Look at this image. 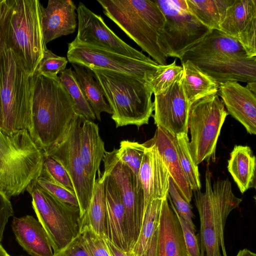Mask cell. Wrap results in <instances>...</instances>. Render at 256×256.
<instances>
[{"instance_id": "f907efd6", "label": "cell", "mask_w": 256, "mask_h": 256, "mask_svg": "<svg viewBox=\"0 0 256 256\" xmlns=\"http://www.w3.org/2000/svg\"><path fill=\"white\" fill-rule=\"evenodd\" d=\"M0 256H10L4 250L0 242Z\"/></svg>"}, {"instance_id": "4fadbf2b", "label": "cell", "mask_w": 256, "mask_h": 256, "mask_svg": "<svg viewBox=\"0 0 256 256\" xmlns=\"http://www.w3.org/2000/svg\"><path fill=\"white\" fill-rule=\"evenodd\" d=\"M102 161V174L111 176L124 207L128 252L136 242L140 230L144 210L143 190L138 176L118 158L116 148L106 151Z\"/></svg>"}, {"instance_id": "1f68e13d", "label": "cell", "mask_w": 256, "mask_h": 256, "mask_svg": "<svg viewBox=\"0 0 256 256\" xmlns=\"http://www.w3.org/2000/svg\"><path fill=\"white\" fill-rule=\"evenodd\" d=\"M174 142L180 165L192 191L200 190L201 183L198 166L194 162L190 152V140L186 134L174 136Z\"/></svg>"}, {"instance_id": "8d00e7d4", "label": "cell", "mask_w": 256, "mask_h": 256, "mask_svg": "<svg viewBox=\"0 0 256 256\" xmlns=\"http://www.w3.org/2000/svg\"><path fill=\"white\" fill-rule=\"evenodd\" d=\"M36 182L59 200L72 206L79 208L78 202L74 193L52 180L42 172Z\"/></svg>"}, {"instance_id": "cb8c5ba5", "label": "cell", "mask_w": 256, "mask_h": 256, "mask_svg": "<svg viewBox=\"0 0 256 256\" xmlns=\"http://www.w3.org/2000/svg\"><path fill=\"white\" fill-rule=\"evenodd\" d=\"M12 227L16 241L30 256H52L50 242L38 220L30 215L14 217Z\"/></svg>"}, {"instance_id": "7dc6e473", "label": "cell", "mask_w": 256, "mask_h": 256, "mask_svg": "<svg viewBox=\"0 0 256 256\" xmlns=\"http://www.w3.org/2000/svg\"><path fill=\"white\" fill-rule=\"evenodd\" d=\"M8 47L6 40L4 42L0 44V58L3 51ZM0 126L2 128V106L0 102Z\"/></svg>"}, {"instance_id": "7a4b0ae2", "label": "cell", "mask_w": 256, "mask_h": 256, "mask_svg": "<svg viewBox=\"0 0 256 256\" xmlns=\"http://www.w3.org/2000/svg\"><path fill=\"white\" fill-rule=\"evenodd\" d=\"M188 60L218 84L227 82H256V56L249 58L234 38L213 30L186 52L181 62Z\"/></svg>"}, {"instance_id": "7bdbcfd3", "label": "cell", "mask_w": 256, "mask_h": 256, "mask_svg": "<svg viewBox=\"0 0 256 256\" xmlns=\"http://www.w3.org/2000/svg\"><path fill=\"white\" fill-rule=\"evenodd\" d=\"M13 0H0V44L7 39L9 18Z\"/></svg>"}, {"instance_id": "83f0119b", "label": "cell", "mask_w": 256, "mask_h": 256, "mask_svg": "<svg viewBox=\"0 0 256 256\" xmlns=\"http://www.w3.org/2000/svg\"><path fill=\"white\" fill-rule=\"evenodd\" d=\"M234 0H186L190 12L204 26L220 30L228 8Z\"/></svg>"}, {"instance_id": "f1b7e54d", "label": "cell", "mask_w": 256, "mask_h": 256, "mask_svg": "<svg viewBox=\"0 0 256 256\" xmlns=\"http://www.w3.org/2000/svg\"><path fill=\"white\" fill-rule=\"evenodd\" d=\"M72 65L80 86L97 120H100V114L103 112L112 114L110 107L106 102L103 90L94 78L93 72L82 66L75 64Z\"/></svg>"}, {"instance_id": "b9f144b4", "label": "cell", "mask_w": 256, "mask_h": 256, "mask_svg": "<svg viewBox=\"0 0 256 256\" xmlns=\"http://www.w3.org/2000/svg\"><path fill=\"white\" fill-rule=\"evenodd\" d=\"M52 256H88L82 242L80 232L66 246Z\"/></svg>"}, {"instance_id": "6da1fadb", "label": "cell", "mask_w": 256, "mask_h": 256, "mask_svg": "<svg viewBox=\"0 0 256 256\" xmlns=\"http://www.w3.org/2000/svg\"><path fill=\"white\" fill-rule=\"evenodd\" d=\"M30 81L32 136L46 156L66 138L78 114L58 76L36 72Z\"/></svg>"}, {"instance_id": "8992f818", "label": "cell", "mask_w": 256, "mask_h": 256, "mask_svg": "<svg viewBox=\"0 0 256 256\" xmlns=\"http://www.w3.org/2000/svg\"><path fill=\"white\" fill-rule=\"evenodd\" d=\"M104 14L113 21L160 65L166 64V58L157 44L158 30L165 18L150 0H98Z\"/></svg>"}, {"instance_id": "d590c367", "label": "cell", "mask_w": 256, "mask_h": 256, "mask_svg": "<svg viewBox=\"0 0 256 256\" xmlns=\"http://www.w3.org/2000/svg\"><path fill=\"white\" fill-rule=\"evenodd\" d=\"M80 232L88 256H113L103 236L96 234L88 225L82 222Z\"/></svg>"}, {"instance_id": "277c9868", "label": "cell", "mask_w": 256, "mask_h": 256, "mask_svg": "<svg viewBox=\"0 0 256 256\" xmlns=\"http://www.w3.org/2000/svg\"><path fill=\"white\" fill-rule=\"evenodd\" d=\"M211 178L208 167L204 192H194L200 221L201 256H228L224 236L226 221L242 199L234 194L228 178L218 180L212 184Z\"/></svg>"}, {"instance_id": "9a60e30c", "label": "cell", "mask_w": 256, "mask_h": 256, "mask_svg": "<svg viewBox=\"0 0 256 256\" xmlns=\"http://www.w3.org/2000/svg\"><path fill=\"white\" fill-rule=\"evenodd\" d=\"M76 10L78 30L76 40L138 60L151 59L124 42L107 26L100 16L84 4L80 2Z\"/></svg>"}, {"instance_id": "603a6c76", "label": "cell", "mask_w": 256, "mask_h": 256, "mask_svg": "<svg viewBox=\"0 0 256 256\" xmlns=\"http://www.w3.org/2000/svg\"><path fill=\"white\" fill-rule=\"evenodd\" d=\"M180 253L186 254L182 232L166 197L162 203L157 230L156 256H176Z\"/></svg>"}, {"instance_id": "5bb4252c", "label": "cell", "mask_w": 256, "mask_h": 256, "mask_svg": "<svg viewBox=\"0 0 256 256\" xmlns=\"http://www.w3.org/2000/svg\"><path fill=\"white\" fill-rule=\"evenodd\" d=\"M84 119L76 115L66 138L46 155L60 162L68 174L78 202L81 218L88 208L94 186L85 172L80 152V131Z\"/></svg>"}, {"instance_id": "c3c4849f", "label": "cell", "mask_w": 256, "mask_h": 256, "mask_svg": "<svg viewBox=\"0 0 256 256\" xmlns=\"http://www.w3.org/2000/svg\"><path fill=\"white\" fill-rule=\"evenodd\" d=\"M236 256H256V254L245 248L240 250Z\"/></svg>"}, {"instance_id": "7402d4cb", "label": "cell", "mask_w": 256, "mask_h": 256, "mask_svg": "<svg viewBox=\"0 0 256 256\" xmlns=\"http://www.w3.org/2000/svg\"><path fill=\"white\" fill-rule=\"evenodd\" d=\"M145 146L154 145L162 159L182 196L188 202L192 196L190 188L182 170L174 142V136L157 126L153 137L142 144Z\"/></svg>"}, {"instance_id": "44dd1931", "label": "cell", "mask_w": 256, "mask_h": 256, "mask_svg": "<svg viewBox=\"0 0 256 256\" xmlns=\"http://www.w3.org/2000/svg\"><path fill=\"white\" fill-rule=\"evenodd\" d=\"M106 206V236L118 247L127 252L125 212L117 187L111 176L102 173Z\"/></svg>"}, {"instance_id": "74e56055", "label": "cell", "mask_w": 256, "mask_h": 256, "mask_svg": "<svg viewBox=\"0 0 256 256\" xmlns=\"http://www.w3.org/2000/svg\"><path fill=\"white\" fill-rule=\"evenodd\" d=\"M42 172L52 180L75 194L73 184L68 174L56 160L50 156H45Z\"/></svg>"}, {"instance_id": "484cf974", "label": "cell", "mask_w": 256, "mask_h": 256, "mask_svg": "<svg viewBox=\"0 0 256 256\" xmlns=\"http://www.w3.org/2000/svg\"><path fill=\"white\" fill-rule=\"evenodd\" d=\"M256 158L250 147L236 145L230 153L228 170L243 194L256 186Z\"/></svg>"}, {"instance_id": "681fc988", "label": "cell", "mask_w": 256, "mask_h": 256, "mask_svg": "<svg viewBox=\"0 0 256 256\" xmlns=\"http://www.w3.org/2000/svg\"><path fill=\"white\" fill-rule=\"evenodd\" d=\"M250 91L256 94V82H249L247 83L246 86Z\"/></svg>"}, {"instance_id": "ba28073f", "label": "cell", "mask_w": 256, "mask_h": 256, "mask_svg": "<svg viewBox=\"0 0 256 256\" xmlns=\"http://www.w3.org/2000/svg\"><path fill=\"white\" fill-rule=\"evenodd\" d=\"M44 7L38 0H13L7 44L32 77L47 49L42 28Z\"/></svg>"}, {"instance_id": "3957f363", "label": "cell", "mask_w": 256, "mask_h": 256, "mask_svg": "<svg viewBox=\"0 0 256 256\" xmlns=\"http://www.w3.org/2000/svg\"><path fill=\"white\" fill-rule=\"evenodd\" d=\"M45 155L28 130L0 126V190L8 198L22 194L40 176Z\"/></svg>"}, {"instance_id": "e575fe53", "label": "cell", "mask_w": 256, "mask_h": 256, "mask_svg": "<svg viewBox=\"0 0 256 256\" xmlns=\"http://www.w3.org/2000/svg\"><path fill=\"white\" fill-rule=\"evenodd\" d=\"M146 148L138 142L124 140L120 142V148L116 149V155L138 176Z\"/></svg>"}, {"instance_id": "ab89813d", "label": "cell", "mask_w": 256, "mask_h": 256, "mask_svg": "<svg viewBox=\"0 0 256 256\" xmlns=\"http://www.w3.org/2000/svg\"><path fill=\"white\" fill-rule=\"evenodd\" d=\"M168 192L177 213L195 230V226L192 220L194 215L192 206L190 202H188L182 196L170 177Z\"/></svg>"}, {"instance_id": "e0dca14e", "label": "cell", "mask_w": 256, "mask_h": 256, "mask_svg": "<svg viewBox=\"0 0 256 256\" xmlns=\"http://www.w3.org/2000/svg\"><path fill=\"white\" fill-rule=\"evenodd\" d=\"M220 31L238 40L249 58L256 56V0H234Z\"/></svg>"}, {"instance_id": "2e32d148", "label": "cell", "mask_w": 256, "mask_h": 256, "mask_svg": "<svg viewBox=\"0 0 256 256\" xmlns=\"http://www.w3.org/2000/svg\"><path fill=\"white\" fill-rule=\"evenodd\" d=\"M154 124L171 135L188 134L189 104L180 82L176 80L164 93L154 95Z\"/></svg>"}, {"instance_id": "d6a6232c", "label": "cell", "mask_w": 256, "mask_h": 256, "mask_svg": "<svg viewBox=\"0 0 256 256\" xmlns=\"http://www.w3.org/2000/svg\"><path fill=\"white\" fill-rule=\"evenodd\" d=\"M59 74V79L70 96L76 113L86 120L92 121L96 120L94 114L78 83L75 72L69 68Z\"/></svg>"}, {"instance_id": "60d3db41", "label": "cell", "mask_w": 256, "mask_h": 256, "mask_svg": "<svg viewBox=\"0 0 256 256\" xmlns=\"http://www.w3.org/2000/svg\"><path fill=\"white\" fill-rule=\"evenodd\" d=\"M168 200L170 207L176 214L180 222L183 236L184 240L186 256H201L200 246L194 230L183 218L177 213L171 198L168 194Z\"/></svg>"}, {"instance_id": "4316f807", "label": "cell", "mask_w": 256, "mask_h": 256, "mask_svg": "<svg viewBox=\"0 0 256 256\" xmlns=\"http://www.w3.org/2000/svg\"><path fill=\"white\" fill-rule=\"evenodd\" d=\"M181 64L182 73L180 82L190 105L198 98L217 94L219 84L213 78L188 60Z\"/></svg>"}, {"instance_id": "7c38bea8", "label": "cell", "mask_w": 256, "mask_h": 256, "mask_svg": "<svg viewBox=\"0 0 256 256\" xmlns=\"http://www.w3.org/2000/svg\"><path fill=\"white\" fill-rule=\"evenodd\" d=\"M67 59L72 64L88 68L110 70L137 78L146 84L160 65L128 57L74 40L68 44Z\"/></svg>"}, {"instance_id": "d6986e66", "label": "cell", "mask_w": 256, "mask_h": 256, "mask_svg": "<svg viewBox=\"0 0 256 256\" xmlns=\"http://www.w3.org/2000/svg\"><path fill=\"white\" fill-rule=\"evenodd\" d=\"M217 94L228 114L241 123L249 134H256V94L234 81L220 84Z\"/></svg>"}, {"instance_id": "f6af8a7d", "label": "cell", "mask_w": 256, "mask_h": 256, "mask_svg": "<svg viewBox=\"0 0 256 256\" xmlns=\"http://www.w3.org/2000/svg\"><path fill=\"white\" fill-rule=\"evenodd\" d=\"M102 236L113 256H128L126 252L118 247L111 242L106 235Z\"/></svg>"}, {"instance_id": "52a82bcc", "label": "cell", "mask_w": 256, "mask_h": 256, "mask_svg": "<svg viewBox=\"0 0 256 256\" xmlns=\"http://www.w3.org/2000/svg\"><path fill=\"white\" fill-rule=\"evenodd\" d=\"M31 76L12 50L6 47L0 58V102L2 128L27 130L32 136Z\"/></svg>"}, {"instance_id": "ffe728a7", "label": "cell", "mask_w": 256, "mask_h": 256, "mask_svg": "<svg viewBox=\"0 0 256 256\" xmlns=\"http://www.w3.org/2000/svg\"><path fill=\"white\" fill-rule=\"evenodd\" d=\"M76 7L70 0H49L42 10V28L46 44L73 33L76 27Z\"/></svg>"}, {"instance_id": "d4e9b609", "label": "cell", "mask_w": 256, "mask_h": 256, "mask_svg": "<svg viewBox=\"0 0 256 256\" xmlns=\"http://www.w3.org/2000/svg\"><path fill=\"white\" fill-rule=\"evenodd\" d=\"M80 156L85 172L94 184L96 172H100V166L106 152L98 124L84 119L80 128Z\"/></svg>"}, {"instance_id": "4dcf8cb0", "label": "cell", "mask_w": 256, "mask_h": 256, "mask_svg": "<svg viewBox=\"0 0 256 256\" xmlns=\"http://www.w3.org/2000/svg\"><path fill=\"white\" fill-rule=\"evenodd\" d=\"M96 179L88 208L81 218L82 222L88 225L96 234L106 235V206L104 194V180L102 173Z\"/></svg>"}, {"instance_id": "8fae6325", "label": "cell", "mask_w": 256, "mask_h": 256, "mask_svg": "<svg viewBox=\"0 0 256 256\" xmlns=\"http://www.w3.org/2000/svg\"><path fill=\"white\" fill-rule=\"evenodd\" d=\"M26 191L32 196L33 208L55 253L78 234L82 224L80 208L59 200L36 182Z\"/></svg>"}, {"instance_id": "f35d334b", "label": "cell", "mask_w": 256, "mask_h": 256, "mask_svg": "<svg viewBox=\"0 0 256 256\" xmlns=\"http://www.w3.org/2000/svg\"><path fill=\"white\" fill-rule=\"evenodd\" d=\"M68 62V60L66 58L58 56L46 49L36 72L56 77L58 73L66 69Z\"/></svg>"}, {"instance_id": "bcb514c9", "label": "cell", "mask_w": 256, "mask_h": 256, "mask_svg": "<svg viewBox=\"0 0 256 256\" xmlns=\"http://www.w3.org/2000/svg\"><path fill=\"white\" fill-rule=\"evenodd\" d=\"M127 254L128 256H156V238L153 242L150 248L144 254L138 255L131 250H128Z\"/></svg>"}, {"instance_id": "816d5d0a", "label": "cell", "mask_w": 256, "mask_h": 256, "mask_svg": "<svg viewBox=\"0 0 256 256\" xmlns=\"http://www.w3.org/2000/svg\"><path fill=\"white\" fill-rule=\"evenodd\" d=\"M176 256H186L185 253H180L176 254Z\"/></svg>"}, {"instance_id": "5b68a950", "label": "cell", "mask_w": 256, "mask_h": 256, "mask_svg": "<svg viewBox=\"0 0 256 256\" xmlns=\"http://www.w3.org/2000/svg\"><path fill=\"white\" fill-rule=\"evenodd\" d=\"M91 70L110 107L116 128L148 124L154 111L153 93L145 81L106 70Z\"/></svg>"}, {"instance_id": "30bf717a", "label": "cell", "mask_w": 256, "mask_h": 256, "mask_svg": "<svg viewBox=\"0 0 256 256\" xmlns=\"http://www.w3.org/2000/svg\"><path fill=\"white\" fill-rule=\"evenodd\" d=\"M228 114L217 94L198 98L190 105L188 118L190 152L196 165L214 158L218 140Z\"/></svg>"}, {"instance_id": "ac0fdd59", "label": "cell", "mask_w": 256, "mask_h": 256, "mask_svg": "<svg viewBox=\"0 0 256 256\" xmlns=\"http://www.w3.org/2000/svg\"><path fill=\"white\" fill-rule=\"evenodd\" d=\"M146 148L138 176L144 192V212L151 200L167 197L170 177L157 148Z\"/></svg>"}, {"instance_id": "9c48e42d", "label": "cell", "mask_w": 256, "mask_h": 256, "mask_svg": "<svg viewBox=\"0 0 256 256\" xmlns=\"http://www.w3.org/2000/svg\"><path fill=\"white\" fill-rule=\"evenodd\" d=\"M154 0L165 18L158 32L157 44L166 58L180 60L186 52L212 32L190 12L186 0Z\"/></svg>"}, {"instance_id": "836d02e7", "label": "cell", "mask_w": 256, "mask_h": 256, "mask_svg": "<svg viewBox=\"0 0 256 256\" xmlns=\"http://www.w3.org/2000/svg\"><path fill=\"white\" fill-rule=\"evenodd\" d=\"M176 60L169 64L160 65L147 84L154 95L165 92L178 79L182 73V66L176 64Z\"/></svg>"}, {"instance_id": "ee69618b", "label": "cell", "mask_w": 256, "mask_h": 256, "mask_svg": "<svg viewBox=\"0 0 256 256\" xmlns=\"http://www.w3.org/2000/svg\"><path fill=\"white\" fill-rule=\"evenodd\" d=\"M14 214L10 199L0 190V242L3 238L6 226Z\"/></svg>"}, {"instance_id": "f546056e", "label": "cell", "mask_w": 256, "mask_h": 256, "mask_svg": "<svg viewBox=\"0 0 256 256\" xmlns=\"http://www.w3.org/2000/svg\"><path fill=\"white\" fill-rule=\"evenodd\" d=\"M164 199L153 200L146 206L144 212L138 238L132 248L128 250L141 255L150 248L156 238L157 230Z\"/></svg>"}]
</instances>
